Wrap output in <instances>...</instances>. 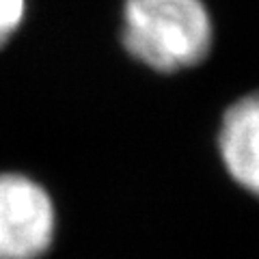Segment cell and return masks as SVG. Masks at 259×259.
Masks as SVG:
<instances>
[{"label":"cell","mask_w":259,"mask_h":259,"mask_svg":"<svg viewBox=\"0 0 259 259\" xmlns=\"http://www.w3.org/2000/svg\"><path fill=\"white\" fill-rule=\"evenodd\" d=\"M212 22L201 0H125L123 46L156 71L188 69L205 59Z\"/></svg>","instance_id":"1"},{"label":"cell","mask_w":259,"mask_h":259,"mask_svg":"<svg viewBox=\"0 0 259 259\" xmlns=\"http://www.w3.org/2000/svg\"><path fill=\"white\" fill-rule=\"evenodd\" d=\"M54 205L30 177L0 175V259H39L54 240Z\"/></svg>","instance_id":"2"},{"label":"cell","mask_w":259,"mask_h":259,"mask_svg":"<svg viewBox=\"0 0 259 259\" xmlns=\"http://www.w3.org/2000/svg\"><path fill=\"white\" fill-rule=\"evenodd\" d=\"M218 147L229 175L259 197V93L242 97L225 112Z\"/></svg>","instance_id":"3"},{"label":"cell","mask_w":259,"mask_h":259,"mask_svg":"<svg viewBox=\"0 0 259 259\" xmlns=\"http://www.w3.org/2000/svg\"><path fill=\"white\" fill-rule=\"evenodd\" d=\"M24 15V0H0V48L18 30Z\"/></svg>","instance_id":"4"}]
</instances>
